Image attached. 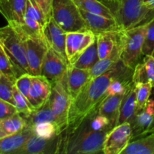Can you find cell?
Masks as SVG:
<instances>
[{
  "mask_svg": "<svg viewBox=\"0 0 154 154\" xmlns=\"http://www.w3.org/2000/svg\"><path fill=\"white\" fill-rule=\"evenodd\" d=\"M125 68L126 66L120 60L111 70L90 80L77 96L72 98L67 129L73 128L92 111L99 108L102 101L108 96L107 90L111 81Z\"/></svg>",
  "mask_w": 154,
  "mask_h": 154,
  "instance_id": "6da1fadb",
  "label": "cell"
},
{
  "mask_svg": "<svg viewBox=\"0 0 154 154\" xmlns=\"http://www.w3.org/2000/svg\"><path fill=\"white\" fill-rule=\"evenodd\" d=\"M109 131L90 130L83 121L61 133L60 153L93 154L103 150L104 142Z\"/></svg>",
  "mask_w": 154,
  "mask_h": 154,
  "instance_id": "7a4b0ae2",
  "label": "cell"
},
{
  "mask_svg": "<svg viewBox=\"0 0 154 154\" xmlns=\"http://www.w3.org/2000/svg\"><path fill=\"white\" fill-rule=\"evenodd\" d=\"M148 23L149 21L120 31V59L125 66L132 69H134L143 56L142 48Z\"/></svg>",
  "mask_w": 154,
  "mask_h": 154,
  "instance_id": "3957f363",
  "label": "cell"
},
{
  "mask_svg": "<svg viewBox=\"0 0 154 154\" xmlns=\"http://www.w3.org/2000/svg\"><path fill=\"white\" fill-rule=\"evenodd\" d=\"M0 45L10 59L17 78L23 74L29 73L25 42L8 23L0 28Z\"/></svg>",
  "mask_w": 154,
  "mask_h": 154,
  "instance_id": "277c9868",
  "label": "cell"
},
{
  "mask_svg": "<svg viewBox=\"0 0 154 154\" xmlns=\"http://www.w3.org/2000/svg\"><path fill=\"white\" fill-rule=\"evenodd\" d=\"M154 10L145 7L144 0H117L114 15L121 29L132 28L148 22Z\"/></svg>",
  "mask_w": 154,
  "mask_h": 154,
  "instance_id": "5b68a950",
  "label": "cell"
},
{
  "mask_svg": "<svg viewBox=\"0 0 154 154\" xmlns=\"http://www.w3.org/2000/svg\"><path fill=\"white\" fill-rule=\"evenodd\" d=\"M72 96L67 86V75L60 81L52 84V91L49 98L50 105L55 117L59 134L67 129L68 118Z\"/></svg>",
  "mask_w": 154,
  "mask_h": 154,
  "instance_id": "8992f818",
  "label": "cell"
},
{
  "mask_svg": "<svg viewBox=\"0 0 154 154\" xmlns=\"http://www.w3.org/2000/svg\"><path fill=\"white\" fill-rule=\"evenodd\" d=\"M52 17L66 32L88 30L73 0H53Z\"/></svg>",
  "mask_w": 154,
  "mask_h": 154,
  "instance_id": "52a82bcc",
  "label": "cell"
},
{
  "mask_svg": "<svg viewBox=\"0 0 154 154\" xmlns=\"http://www.w3.org/2000/svg\"><path fill=\"white\" fill-rule=\"evenodd\" d=\"M132 134L130 123H123L114 126L107 134L102 153L121 154L132 141Z\"/></svg>",
  "mask_w": 154,
  "mask_h": 154,
  "instance_id": "ba28073f",
  "label": "cell"
},
{
  "mask_svg": "<svg viewBox=\"0 0 154 154\" xmlns=\"http://www.w3.org/2000/svg\"><path fill=\"white\" fill-rule=\"evenodd\" d=\"M96 39V34L90 30L67 32L66 52L70 65H73L84 51L90 46Z\"/></svg>",
  "mask_w": 154,
  "mask_h": 154,
  "instance_id": "9c48e42d",
  "label": "cell"
},
{
  "mask_svg": "<svg viewBox=\"0 0 154 154\" xmlns=\"http://www.w3.org/2000/svg\"><path fill=\"white\" fill-rule=\"evenodd\" d=\"M69 65L57 51L48 47L42 64L41 75L49 80L51 84H54L66 77Z\"/></svg>",
  "mask_w": 154,
  "mask_h": 154,
  "instance_id": "30bf717a",
  "label": "cell"
},
{
  "mask_svg": "<svg viewBox=\"0 0 154 154\" xmlns=\"http://www.w3.org/2000/svg\"><path fill=\"white\" fill-rule=\"evenodd\" d=\"M26 46L27 63L29 73L32 75H41L42 67L48 45L45 38H26L24 39Z\"/></svg>",
  "mask_w": 154,
  "mask_h": 154,
  "instance_id": "8fae6325",
  "label": "cell"
},
{
  "mask_svg": "<svg viewBox=\"0 0 154 154\" xmlns=\"http://www.w3.org/2000/svg\"><path fill=\"white\" fill-rule=\"evenodd\" d=\"M61 135L52 138H44L33 134L25 145L17 154H53L60 153Z\"/></svg>",
  "mask_w": 154,
  "mask_h": 154,
  "instance_id": "7c38bea8",
  "label": "cell"
},
{
  "mask_svg": "<svg viewBox=\"0 0 154 154\" xmlns=\"http://www.w3.org/2000/svg\"><path fill=\"white\" fill-rule=\"evenodd\" d=\"M154 123V96L150 97L145 107L137 112L131 121L132 141L148 134Z\"/></svg>",
  "mask_w": 154,
  "mask_h": 154,
  "instance_id": "4fadbf2b",
  "label": "cell"
},
{
  "mask_svg": "<svg viewBox=\"0 0 154 154\" xmlns=\"http://www.w3.org/2000/svg\"><path fill=\"white\" fill-rule=\"evenodd\" d=\"M66 34L67 32L57 23L52 16L48 18V22L44 26L45 42L48 47L57 51L69 63L66 52Z\"/></svg>",
  "mask_w": 154,
  "mask_h": 154,
  "instance_id": "5bb4252c",
  "label": "cell"
},
{
  "mask_svg": "<svg viewBox=\"0 0 154 154\" xmlns=\"http://www.w3.org/2000/svg\"><path fill=\"white\" fill-rule=\"evenodd\" d=\"M52 84L42 75H32V81L29 93L28 100L33 110L45 105L51 96Z\"/></svg>",
  "mask_w": 154,
  "mask_h": 154,
  "instance_id": "9a60e30c",
  "label": "cell"
},
{
  "mask_svg": "<svg viewBox=\"0 0 154 154\" xmlns=\"http://www.w3.org/2000/svg\"><path fill=\"white\" fill-rule=\"evenodd\" d=\"M81 14L84 19L86 26L88 30L94 34L105 32L110 31L121 30L115 18L108 17L100 14H96L80 9Z\"/></svg>",
  "mask_w": 154,
  "mask_h": 154,
  "instance_id": "2e32d148",
  "label": "cell"
},
{
  "mask_svg": "<svg viewBox=\"0 0 154 154\" xmlns=\"http://www.w3.org/2000/svg\"><path fill=\"white\" fill-rule=\"evenodd\" d=\"M33 134V128L26 124L19 132L0 138V154H17Z\"/></svg>",
  "mask_w": 154,
  "mask_h": 154,
  "instance_id": "e0dca14e",
  "label": "cell"
},
{
  "mask_svg": "<svg viewBox=\"0 0 154 154\" xmlns=\"http://www.w3.org/2000/svg\"><path fill=\"white\" fill-rule=\"evenodd\" d=\"M27 0H0V13L11 26L23 20Z\"/></svg>",
  "mask_w": 154,
  "mask_h": 154,
  "instance_id": "ac0fdd59",
  "label": "cell"
},
{
  "mask_svg": "<svg viewBox=\"0 0 154 154\" xmlns=\"http://www.w3.org/2000/svg\"><path fill=\"white\" fill-rule=\"evenodd\" d=\"M89 69H81L69 65L67 72V86L72 98L75 97L81 89L90 81Z\"/></svg>",
  "mask_w": 154,
  "mask_h": 154,
  "instance_id": "d6986e66",
  "label": "cell"
},
{
  "mask_svg": "<svg viewBox=\"0 0 154 154\" xmlns=\"http://www.w3.org/2000/svg\"><path fill=\"white\" fill-rule=\"evenodd\" d=\"M124 94L107 96L99 105L98 111L100 114L105 116L109 119L113 128L117 126L120 114V108L121 106Z\"/></svg>",
  "mask_w": 154,
  "mask_h": 154,
  "instance_id": "ffe728a7",
  "label": "cell"
},
{
  "mask_svg": "<svg viewBox=\"0 0 154 154\" xmlns=\"http://www.w3.org/2000/svg\"><path fill=\"white\" fill-rule=\"evenodd\" d=\"M132 82L150 83L154 88V57L152 55L144 56L134 68L132 74Z\"/></svg>",
  "mask_w": 154,
  "mask_h": 154,
  "instance_id": "44dd1931",
  "label": "cell"
},
{
  "mask_svg": "<svg viewBox=\"0 0 154 154\" xmlns=\"http://www.w3.org/2000/svg\"><path fill=\"white\" fill-rule=\"evenodd\" d=\"M121 47H120V38L118 43L114 48V51L109 56L104 59L99 60L90 70V80L103 75L114 67L121 60Z\"/></svg>",
  "mask_w": 154,
  "mask_h": 154,
  "instance_id": "7402d4cb",
  "label": "cell"
},
{
  "mask_svg": "<svg viewBox=\"0 0 154 154\" xmlns=\"http://www.w3.org/2000/svg\"><path fill=\"white\" fill-rule=\"evenodd\" d=\"M10 25V24H9ZM23 39L26 38H45L44 27L25 14L23 20L20 24L11 26Z\"/></svg>",
  "mask_w": 154,
  "mask_h": 154,
  "instance_id": "603a6c76",
  "label": "cell"
},
{
  "mask_svg": "<svg viewBox=\"0 0 154 154\" xmlns=\"http://www.w3.org/2000/svg\"><path fill=\"white\" fill-rule=\"evenodd\" d=\"M136 114V96L135 85L127 90L122 101L117 125L123 123H131Z\"/></svg>",
  "mask_w": 154,
  "mask_h": 154,
  "instance_id": "cb8c5ba5",
  "label": "cell"
},
{
  "mask_svg": "<svg viewBox=\"0 0 154 154\" xmlns=\"http://www.w3.org/2000/svg\"><path fill=\"white\" fill-rule=\"evenodd\" d=\"M120 31H110L96 35L99 60L109 56L120 38Z\"/></svg>",
  "mask_w": 154,
  "mask_h": 154,
  "instance_id": "d4e9b609",
  "label": "cell"
},
{
  "mask_svg": "<svg viewBox=\"0 0 154 154\" xmlns=\"http://www.w3.org/2000/svg\"><path fill=\"white\" fill-rule=\"evenodd\" d=\"M121 154H154V133L132 141Z\"/></svg>",
  "mask_w": 154,
  "mask_h": 154,
  "instance_id": "484cf974",
  "label": "cell"
},
{
  "mask_svg": "<svg viewBox=\"0 0 154 154\" xmlns=\"http://www.w3.org/2000/svg\"><path fill=\"white\" fill-rule=\"evenodd\" d=\"M26 126L25 118L19 113L0 120V138L9 136L19 132Z\"/></svg>",
  "mask_w": 154,
  "mask_h": 154,
  "instance_id": "4316f807",
  "label": "cell"
},
{
  "mask_svg": "<svg viewBox=\"0 0 154 154\" xmlns=\"http://www.w3.org/2000/svg\"><path fill=\"white\" fill-rule=\"evenodd\" d=\"M81 10L96 14L103 15L111 18H115L113 11L108 6L99 0H73Z\"/></svg>",
  "mask_w": 154,
  "mask_h": 154,
  "instance_id": "83f0119b",
  "label": "cell"
},
{
  "mask_svg": "<svg viewBox=\"0 0 154 154\" xmlns=\"http://www.w3.org/2000/svg\"><path fill=\"white\" fill-rule=\"evenodd\" d=\"M99 60V52H98L97 41L89 46L82 54L80 56L76 62L72 66L81 69H90Z\"/></svg>",
  "mask_w": 154,
  "mask_h": 154,
  "instance_id": "f1b7e54d",
  "label": "cell"
},
{
  "mask_svg": "<svg viewBox=\"0 0 154 154\" xmlns=\"http://www.w3.org/2000/svg\"><path fill=\"white\" fill-rule=\"evenodd\" d=\"M26 124L33 126L43 122H55V117L51 108L49 100L39 108L33 110L32 114L25 118Z\"/></svg>",
  "mask_w": 154,
  "mask_h": 154,
  "instance_id": "f546056e",
  "label": "cell"
},
{
  "mask_svg": "<svg viewBox=\"0 0 154 154\" xmlns=\"http://www.w3.org/2000/svg\"><path fill=\"white\" fill-rule=\"evenodd\" d=\"M135 85L136 96V113L145 107L150 98L153 86L150 83H138Z\"/></svg>",
  "mask_w": 154,
  "mask_h": 154,
  "instance_id": "4dcf8cb0",
  "label": "cell"
},
{
  "mask_svg": "<svg viewBox=\"0 0 154 154\" xmlns=\"http://www.w3.org/2000/svg\"><path fill=\"white\" fill-rule=\"evenodd\" d=\"M13 97L14 100V106L17 112L24 118L28 117L33 111L32 108L26 97L23 96L15 85L13 87Z\"/></svg>",
  "mask_w": 154,
  "mask_h": 154,
  "instance_id": "1f68e13d",
  "label": "cell"
},
{
  "mask_svg": "<svg viewBox=\"0 0 154 154\" xmlns=\"http://www.w3.org/2000/svg\"><path fill=\"white\" fill-rule=\"evenodd\" d=\"M34 133L37 136L44 138H52L60 135L55 122H43L33 126Z\"/></svg>",
  "mask_w": 154,
  "mask_h": 154,
  "instance_id": "d6a6232c",
  "label": "cell"
},
{
  "mask_svg": "<svg viewBox=\"0 0 154 154\" xmlns=\"http://www.w3.org/2000/svg\"><path fill=\"white\" fill-rule=\"evenodd\" d=\"M0 72L4 76L7 77L15 83L17 77L14 68L1 45H0Z\"/></svg>",
  "mask_w": 154,
  "mask_h": 154,
  "instance_id": "836d02e7",
  "label": "cell"
},
{
  "mask_svg": "<svg viewBox=\"0 0 154 154\" xmlns=\"http://www.w3.org/2000/svg\"><path fill=\"white\" fill-rule=\"evenodd\" d=\"M25 14L38 22L43 27L48 22V18L35 0H27Z\"/></svg>",
  "mask_w": 154,
  "mask_h": 154,
  "instance_id": "e575fe53",
  "label": "cell"
},
{
  "mask_svg": "<svg viewBox=\"0 0 154 154\" xmlns=\"http://www.w3.org/2000/svg\"><path fill=\"white\" fill-rule=\"evenodd\" d=\"M14 85V82L7 77L3 75L0 77V99L14 105L13 97Z\"/></svg>",
  "mask_w": 154,
  "mask_h": 154,
  "instance_id": "d590c367",
  "label": "cell"
},
{
  "mask_svg": "<svg viewBox=\"0 0 154 154\" xmlns=\"http://www.w3.org/2000/svg\"><path fill=\"white\" fill-rule=\"evenodd\" d=\"M154 51V17L149 21L142 48L143 56L152 55Z\"/></svg>",
  "mask_w": 154,
  "mask_h": 154,
  "instance_id": "8d00e7d4",
  "label": "cell"
},
{
  "mask_svg": "<svg viewBox=\"0 0 154 154\" xmlns=\"http://www.w3.org/2000/svg\"><path fill=\"white\" fill-rule=\"evenodd\" d=\"M32 81V75L29 73H26L20 75L16 79L14 83L17 90L28 99L29 93Z\"/></svg>",
  "mask_w": 154,
  "mask_h": 154,
  "instance_id": "74e56055",
  "label": "cell"
},
{
  "mask_svg": "<svg viewBox=\"0 0 154 154\" xmlns=\"http://www.w3.org/2000/svg\"><path fill=\"white\" fill-rule=\"evenodd\" d=\"M17 110L15 106L6 101L0 99V120L17 114Z\"/></svg>",
  "mask_w": 154,
  "mask_h": 154,
  "instance_id": "f35d334b",
  "label": "cell"
},
{
  "mask_svg": "<svg viewBox=\"0 0 154 154\" xmlns=\"http://www.w3.org/2000/svg\"><path fill=\"white\" fill-rule=\"evenodd\" d=\"M35 1L48 20V18L52 16L53 0H35Z\"/></svg>",
  "mask_w": 154,
  "mask_h": 154,
  "instance_id": "ab89813d",
  "label": "cell"
},
{
  "mask_svg": "<svg viewBox=\"0 0 154 154\" xmlns=\"http://www.w3.org/2000/svg\"><path fill=\"white\" fill-rule=\"evenodd\" d=\"M99 1H101L102 2H103L104 4L106 5L107 6H108V7L111 9L113 13H114V10L115 9L117 0H99Z\"/></svg>",
  "mask_w": 154,
  "mask_h": 154,
  "instance_id": "60d3db41",
  "label": "cell"
},
{
  "mask_svg": "<svg viewBox=\"0 0 154 154\" xmlns=\"http://www.w3.org/2000/svg\"><path fill=\"white\" fill-rule=\"evenodd\" d=\"M144 4L150 10H154V0H144Z\"/></svg>",
  "mask_w": 154,
  "mask_h": 154,
  "instance_id": "b9f144b4",
  "label": "cell"
},
{
  "mask_svg": "<svg viewBox=\"0 0 154 154\" xmlns=\"http://www.w3.org/2000/svg\"><path fill=\"white\" fill-rule=\"evenodd\" d=\"M153 96H154V93H153ZM150 133H154V123H153V126L151 127V129L149 130V132H148V134H147V135H149V134H150Z\"/></svg>",
  "mask_w": 154,
  "mask_h": 154,
  "instance_id": "7bdbcfd3",
  "label": "cell"
},
{
  "mask_svg": "<svg viewBox=\"0 0 154 154\" xmlns=\"http://www.w3.org/2000/svg\"><path fill=\"white\" fill-rule=\"evenodd\" d=\"M152 56H153V57H154V51H153V54H152Z\"/></svg>",
  "mask_w": 154,
  "mask_h": 154,
  "instance_id": "ee69618b",
  "label": "cell"
},
{
  "mask_svg": "<svg viewBox=\"0 0 154 154\" xmlns=\"http://www.w3.org/2000/svg\"><path fill=\"white\" fill-rule=\"evenodd\" d=\"M2 74L1 72H0V76H2Z\"/></svg>",
  "mask_w": 154,
  "mask_h": 154,
  "instance_id": "f6af8a7d",
  "label": "cell"
},
{
  "mask_svg": "<svg viewBox=\"0 0 154 154\" xmlns=\"http://www.w3.org/2000/svg\"><path fill=\"white\" fill-rule=\"evenodd\" d=\"M0 77H1V76H0Z\"/></svg>",
  "mask_w": 154,
  "mask_h": 154,
  "instance_id": "bcb514c9",
  "label": "cell"
}]
</instances>
